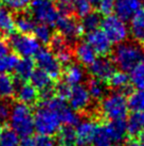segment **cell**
I'll use <instances>...</instances> for the list:
<instances>
[{
  "mask_svg": "<svg viewBox=\"0 0 144 146\" xmlns=\"http://www.w3.org/2000/svg\"><path fill=\"white\" fill-rule=\"evenodd\" d=\"M86 42L99 56H107L112 50V43L104 31L100 29L86 32Z\"/></svg>",
  "mask_w": 144,
  "mask_h": 146,
  "instance_id": "11",
  "label": "cell"
},
{
  "mask_svg": "<svg viewBox=\"0 0 144 146\" xmlns=\"http://www.w3.org/2000/svg\"><path fill=\"white\" fill-rule=\"evenodd\" d=\"M124 146H143V145L139 141H137V140H129V141H127V142L125 143Z\"/></svg>",
  "mask_w": 144,
  "mask_h": 146,
  "instance_id": "47",
  "label": "cell"
},
{
  "mask_svg": "<svg viewBox=\"0 0 144 146\" xmlns=\"http://www.w3.org/2000/svg\"><path fill=\"white\" fill-rule=\"evenodd\" d=\"M35 146H56L55 139L49 135H38L35 138Z\"/></svg>",
  "mask_w": 144,
  "mask_h": 146,
  "instance_id": "44",
  "label": "cell"
},
{
  "mask_svg": "<svg viewBox=\"0 0 144 146\" xmlns=\"http://www.w3.org/2000/svg\"><path fill=\"white\" fill-rule=\"evenodd\" d=\"M20 137L11 128L2 130L0 137V146H19Z\"/></svg>",
  "mask_w": 144,
  "mask_h": 146,
  "instance_id": "36",
  "label": "cell"
},
{
  "mask_svg": "<svg viewBox=\"0 0 144 146\" xmlns=\"http://www.w3.org/2000/svg\"><path fill=\"white\" fill-rule=\"evenodd\" d=\"M29 8L30 14L39 24L54 26L60 16L53 0H32Z\"/></svg>",
  "mask_w": 144,
  "mask_h": 146,
  "instance_id": "5",
  "label": "cell"
},
{
  "mask_svg": "<svg viewBox=\"0 0 144 146\" xmlns=\"http://www.w3.org/2000/svg\"><path fill=\"white\" fill-rule=\"evenodd\" d=\"M71 85L66 83L65 81L57 82L54 85V92H55V96L60 97L63 100H68L69 96L71 94Z\"/></svg>",
  "mask_w": 144,
  "mask_h": 146,
  "instance_id": "41",
  "label": "cell"
},
{
  "mask_svg": "<svg viewBox=\"0 0 144 146\" xmlns=\"http://www.w3.org/2000/svg\"><path fill=\"white\" fill-rule=\"evenodd\" d=\"M19 146H35V139L32 137H27L20 140Z\"/></svg>",
  "mask_w": 144,
  "mask_h": 146,
  "instance_id": "46",
  "label": "cell"
},
{
  "mask_svg": "<svg viewBox=\"0 0 144 146\" xmlns=\"http://www.w3.org/2000/svg\"><path fill=\"white\" fill-rule=\"evenodd\" d=\"M129 32L137 42H144V10H139L129 19Z\"/></svg>",
  "mask_w": 144,
  "mask_h": 146,
  "instance_id": "21",
  "label": "cell"
},
{
  "mask_svg": "<svg viewBox=\"0 0 144 146\" xmlns=\"http://www.w3.org/2000/svg\"><path fill=\"white\" fill-rule=\"evenodd\" d=\"M55 26L58 33L65 36L69 42L76 41L83 34L84 30L82 27L81 21L73 15H60L57 17Z\"/></svg>",
  "mask_w": 144,
  "mask_h": 146,
  "instance_id": "9",
  "label": "cell"
},
{
  "mask_svg": "<svg viewBox=\"0 0 144 146\" xmlns=\"http://www.w3.org/2000/svg\"><path fill=\"white\" fill-rule=\"evenodd\" d=\"M104 127L113 143L122 142L127 135V128H126L125 119L108 121V123L105 124Z\"/></svg>",
  "mask_w": 144,
  "mask_h": 146,
  "instance_id": "18",
  "label": "cell"
},
{
  "mask_svg": "<svg viewBox=\"0 0 144 146\" xmlns=\"http://www.w3.org/2000/svg\"><path fill=\"white\" fill-rule=\"evenodd\" d=\"M32 0H1V2L12 12H22L29 8Z\"/></svg>",
  "mask_w": 144,
  "mask_h": 146,
  "instance_id": "38",
  "label": "cell"
},
{
  "mask_svg": "<svg viewBox=\"0 0 144 146\" xmlns=\"http://www.w3.org/2000/svg\"><path fill=\"white\" fill-rule=\"evenodd\" d=\"M142 7V0H115L113 11L122 21H128Z\"/></svg>",
  "mask_w": 144,
  "mask_h": 146,
  "instance_id": "14",
  "label": "cell"
},
{
  "mask_svg": "<svg viewBox=\"0 0 144 146\" xmlns=\"http://www.w3.org/2000/svg\"><path fill=\"white\" fill-rule=\"evenodd\" d=\"M102 14L100 12H94L92 11L86 15L85 17H83V21H81L82 24V27H83V30L85 32H89V31H92V30H96V29H99V27L101 26V23H102Z\"/></svg>",
  "mask_w": 144,
  "mask_h": 146,
  "instance_id": "33",
  "label": "cell"
},
{
  "mask_svg": "<svg viewBox=\"0 0 144 146\" xmlns=\"http://www.w3.org/2000/svg\"><path fill=\"white\" fill-rule=\"evenodd\" d=\"M112 140L110 139L109 134L107 133V131L105 129L104 125L98 127L96 132V135L93 138L92 141V145L93 146H110L112 144Z\"/></svg>",
  "mask_w": 144,
  "mask_h": 146,
  "instance_id": "37",
  "label": "cell"
},
{
  "mask_svg": "<svg viewBox=\"0 0 144 146\" xmlns=\"http://www.w3.org/2000/svg\"><path fill=\"white\" fill-rule=\"evenodd\" d=\"M129 82L137 90L144 89V59L129 70Z\"/></svg>",
  "mask_w": 144,
  "mask_h": 146,
  "instance_id": "28",
  "label": "cell"
},
{
  "mask_svg": "<svg viewBox=\"0 0 144 146\" xmlns=\"http://www.w3.org/2000/svg\"><path fill=\"white\" fill-rule=\"evenodd\" d=\"M112 52V61L121 70L129 72L144 59V49L134 42H121L117 44Z\"/></svg>",
  "mask_w": 144,
  "mask_h": 146,
  "instance_id": "1",
  "label": "cell"
},
{
  "mask_svg": "<svg viewBox=\"0 0 144 146\" xmlns=\"http://www.w3.org/2000/svg\"><path fill=\"white\" fill-rule=\"evenodd\" d=\"M0 4H1V0H0Z\"/></svg>",
  "mask_w": 144,
  "mask_h": 146,
  "instance_id": "53",
  "label": "cell"
},
{
  "mask_svg": "<svg viewBox=\"0 0 144 146\" xmlns=\"http://www.w3.org/2000/svg\"><path fill=\"white\" fill-rule=\"evenodd\" d=\"M127 134L132 138L140 135L144 130V112H132L126 121Z\"/></svg>",
  "mask_w": 144,
  "mask_h": 146,
  "instance_id": "23",
  "label": "cell"
},
{
  "mask_svg": "<svg viewBox=\"0 0 144 146\" xmlns=\"http://www.w3.org/2000/svg\"><path fill=\"white\" fill-rule=\"evenodd\" d=\"M35 64L38 68L45 70L53 80H58L63 75V65L50 48H39L35 54Z\"/></svg>",
  "mask_w": 144,
  "mask_h": 146,
  "instance_id": "8",
  "label": "cell"
},
{
  "mask_svg": "<svg viewBox=\"0 0 144 146\" xmlns=\"http://www.w3.org/2000/svg\"><path fill=\"white\" fill-rule=\"evenodd\" d=\"M33 118L34 130L40 135L51 137L56 134L62 125L58 114L44 106H38L35 113L33 114Z\"/></svg>",
  "mask_w": 144,
  "mask_h": 146,
  "instance_id": "4",
  "label": "cell"
},
{
  "mask_svg": "<svg viewBox=\"0 0 144 146\" xmlns=\"http://www.w3.org/2000/svg\"><path fill=\"white\" fill-rule=\"evenodd\" d=\"M142 5L144 7V0H142Z\"/></svg>",
  "mask_w": 144,
  "mask_h": 146,
  "instance_id": "52",
  "label": "cell"
},
{
  "mask_svg": "<svg viewBox=\"0 0 144 146\" xmlns=\"http://www.w3.org/2000/svg\"><path fill=\"white\" fill-rule=\"evenodd\" d=\"M54 4L60 15H74L73 0H54Z\"/></svg>",
  "mask_w": 144,
  "mask_h": 146,
  "instance_id": "40",
  "label": "cell"
},
{
  "mask_svg": "<svg viewBox=\"0 0 144 146\" xmlns=\"http://www.w3.org/2000/svg\"><path fill=\"white\" fill-rule=\"evenodd\" d=\"M72 50H73L74 58L79 61L81 65H84V66L91 65L98 56L93 48L86 41L76 43Z\"/></svg>",
  "mask_w": 144,
  "mask_h": 146,
  "instance_id": "15",
  "label": "cell"
},
{
  "mask_svg": "<svg viewBox=\"0 0 144 146\" xmlns=\"http://www.w3.org/2000/svg\"><path fill=\"white\" fill-rule=\"evenodd\" d=\"M105 82L101 81L96 78L91 77L87 81L86 88L88 90V93L91 99L93 100H101L105 96Z\"/></svg>",
  "mask_w": 144,
  "mask_h": 146,
  "instance_id": "31",
  "label": "cell"
},
{
  "mask_svg": "<svg viewBox=\"0 0 144 146\" xmlns=\"http://www.w3.org/2000/svg\"><path fill=\"white\" fill-rule=\"evenodd\" d=\"M56 145L58 146H76V133L73 126L65 125L56 132Z\"/></svg>",
  "mask_w": 144,
  "mask_h": 146,
  "instance_id": "24",
  "label": "cell"
},
{
  "mask_svg": "<svg viewBox=\"0 0 144 146\" xmlns=\"http://www.w3.org/2000/svg\"><path fill=\"white\" fill-rule=\"evenodd\" d=\"M128 109L132 112H144V89L130 92L127 97Z\"/></svg>",
  "mask_w": 144,
  "mask_h": 146,
  "instance_id": "30",
  "label": "cell"
},
{
  "mask_svg": "<svg viewBox=\"0 0 144 146\" xmlns=\"http://www.w3.org/2000/svg\"><path fill=\"white\" fill-rule=\"evenodd\" d=\"M33 34L39 43H41L43 45H48L51 41V38H52L53 32L49 25L38 24L36 25L35 29L33 31Z\"/></svg>",
  "mask_w": 144,
  "mask_h": 146,
  "instance_id": "34",
  "label": "cell"
},
{
  "mask_svg": "<svg viewBox=\"0 0 144 146\" xmlns=\"http://www.w3.org/2000/svg\"><path fill=\"white\" fill-rule=\"evenodd\" d=\"M15 95L14 78L8 74L0 73V99H11Z\"/></svg>",
  "mask_w": 144,
  "mask_h": 146,
  "instance_id": "27",
  "label": "cell"
},
{
  "mask_svg": "<svg viewBox=\"0 0 144 146\" xmlns=\"http://www.w3.org/2000/svg\"><path fill=\"white\" fill-rule=\"evenodd\" d=\"M143 49H144V47H143Z\"/></svg>",
  "mask_w": 144,
  "mask_h": 146,
  "instance_id": "54",
  "label": "cell"
},
{
  "mask_svg": "<svg viewBox=\"0 0 144 146\" xmlns=\"http://www.w3.org/2000/svg\"><path fill=\"white\" fill-rule=\"evenodd\" d=\"M56 113L58 114L60 123L64 124V125L73 126L74 127V126H76L81 122V117L80 115L77 114V112H75L74 110H72L67 105L63 106Z\"/></svg>",
  "mask_w": 144,
  "mask_h": 146,
  "instance_id": "29",
  "label": "cell"
},
{
  "mask_svg": "<svg viewBox=\"0 0 144 146\" xmlns=\"http://www.w3.org/2000/svg\"><path fill=\"white\" fill-rule=\"evenodd\" d=\"M108 85L117 92H121L124 94H129V76L124 70H118L111 75V77L108 79Z\"/></svg>",
  "mask_w": 144,
  "mask_h": 146,
  "instance_id": "19",
  "label": "cell"
},
{
  "mask_svg": "<svg viewBox=\"0 0 144 146\" xmlns=\"http://www.w3.org/2000/svg\"><path fill=\"white\" fill-rule=\"evenodd\" d=\"M68 100L72 110L75 112H84L90 105L91 97L86 86L83 84H76L71 88V94Z\"/></svg>",
  "mask_w": 144,
  "mask_h": 146,
  "instance_id": "12",
  "label": "cell"
},
{
  "mask_svg": "<svg viewBox=\"0 0 144 146\" xmlns=\"http://www.w3.org/2000/svg\"><path fill=\"white\" fill-rule=\"evenodd\" d=\"M15 31V16L12 11L0 7V33L2 36H10Z\"/></svg>",
  "mask_w": 144,
  "mask_h": 146,
  "instance_id": "22",
  "label": "cell"
},
{
  "mask_svg": "<svg viewBox=\"0 0 144 146\" xmlns=\"http://www.w3.org/2000/svg\"><path fill=\"white\" fill-rule=\"evenodd\" d=\"M49 44H50V49L52 50V52L54 54H57V53L62 52L64 50H67V49H71L68 40L58 32L53 34Z\"/></svg>",
  "mask_w": 144,
  "mask_h": 146,
  "instance_id": "35",
  "label": "cell"
},
{
  "mask_svg": "<svg viewBox=\"0 0 144 146\" xmlns=\"http://www.w3.org/2000/svg\"><path fill=\"white\" fill-rule=\"evenodd\" d=\"M9 122L10 128L14 130L20 138L31 137L34 132V118L30 106L21 102L13 105Z\"/></svg>",
  "mask_w": 144,
  "mask_h": 146,
  "instance_id": "2",
  "label": "cell"
},
{
  "mask_svg": "<svg viewBox=\"0 0 144 146\" xmlns=\"http://www.w3.org/2000/svg\"><path fill=\"white\" fill-rule=\"evenodd\" d=\"M20 58L16 53L9 52L3 57H0V73L9 74L15 70Z\"/></svg>",
  "mask_w": 144,
  "mask_h": 146,
  "instance_id": "32",
  "label": "cell"
},
{
  "mask_svg": "<svg viewBox=\"0 0 144 146\" xmlns=\"http://www.w3.org/2000/svg\"><path fill=\"white\" fill-rule=\"evenodd\" d=\"M9 44L16 54L22 58L34 57L40 48L39 42L36 40L34 35L24 33L11 34Z\"/></svg>",
  "mask_w": 144,
  "mask_h": 146,
  "instance_id": "7",
  "label": "cell"
},
{
  "mask_svg": "<svg viewBox=\"0 0 144 146\" xmlns=\"http://www.w3.org/2000/svg\"><path fill=\"white\" fill-rule=\"evenodd\" d=\"M88 1L92 4V5H96V7H98V4L100 3L101 0H88Z\"/></svg>",
  "mask_w": 144,
  "mask_h": 146,
  "instance_id": "48",
  "label": "cell"
},
{
  "mask_svg": "<svg viewBox=\"0 0 144 146\" xmlns=\"http://www.w3.org/2000/svg\"><path fill=\"white\" fill-rule=\"evenodd\" d=\"M15 94L18 102L27 106H33L38 102V91L32 84L26 82H20L16 85Z\"/></svg>",
  "mask_w": 144,
  "mask_h": 146,
  "instance_id": "16",
  "label": "cell"
},
{
  "mask_svg": "<svg viewBox=\"0 0 144 146\" xmlns=\"http://www.w3.org/2000/svg\"><path fill=\"white\" fill-rule=\"evenodd\" d=\"M140 143L144 146V130L141 132V134H140Z\"/></svg>",
  "mask_w": 144,
  "mask_h": 146,
  "instance_id": "49",
  "label": "cell"
},
{
  "mask_svg": "<svg viewBox=\"0 0 144 146\" xmlns=\"http://www.w3.org/2000/svg\"><path fill=\"white\" fill-rule=\"evenodd\" d=\"M2 130H3V128H2V124L0 123V137H1V133H2Z\"/></svg>",
  "mask_w": 144,
  "mask_h": 146,
  "instance_id": "50",
  "label": "cell"
},
{
  "mask_svg": "<svg viewBox=\"0 0 144 146\" xmlns=\"http://www.w3.org/2000/svg\"><path fill=\"white\" fill-rule=\"evenodd\" d=\"M113 3H115V0H101L100 3L98 4L99 12L103 15L111 14V12L113 11Z\"/></svg>",
  "mask_w": 144,
  "mask_h": 146,
  "instance_id": "43",
  "label": "cell"
},
{
  "mask_svg": "<svg viewBox=\"0 0 144 146\" xmlns=\"http://www.w3.org/2000/svg\"><path fill=\"white\" fill-rule=\"evenodd\" d=\"M128 110L127 98L124 93L115 91L101 99L100 113L107 121L125 119Z\"/></svg>",
  "mask_w": 144,
  "mask_h": 146,
  "instance_id": "3",
  "label": "cell"
},
{
  "mask_svg": "<svg viewBox=\"0 0 144 146\" xmlns=\"http://www.w3.org/2000/svg\"><path fill=\"white\" fill-rule=\"evenodd\" d=\"M31 81V84L35 88L37 91H41L44 89L50 88L53 85V79L45 70L40 68H35L32 73L31 77L29 79Z\"/></svg>",
  "mask_w": 144,
  "mask_h": 146,
  "instance_id": "26",
  "label": "cell"
},
{
  "mask_svg": "<svg viewBox=\"0 0 144 146\" xmlns=\"http://www.w3.org/2000/svg\"><path fill=\"white\" fill-rule=\"evenodd\" d=\"M88 72L93 78L107 82L112 74L116 72V65L111 59L106 56H100V58H96L94 62L88 66Z\"/></svg>",
  "mask_w": 144,
  "mask_h": 146,
  "instance_id": "10",
  "label": "cell"
},
{
  "mask_svg": "<svg viewBox=\"0 0 144 146\" xmlns=\"http://www.w3.org/2000/svg\"><path fill=\"white\" fill-rule=\"evenodd\" d=\"M11 109H12V105L10 104L9 99H0V123L1 124L9 121Z\"/></svg>",
  "mask_w": 144,
  "mask_h": 146,
  "instance_id": "42",
  "label": "cell"
},
{
  "mask_svg": "<svg viewBox=\"0 0 144 146\" xmlns=\"http://www.w3.org/2000/svg\"><path fill=\"white\" fill-rule=\"evenodd\" d=\"M11 46L9 44V42L4 38L3 36L0 37V57H3L7 53L10 52Z\"/></svg>",
  "mask_w": 144,
  "mask_h": 146,
  "instance_id": "45",
  "label": "cell"
},
{
  "mask_svg": "<svg viewBox=\"0 0 144 146\" xmlns=\"http://www.w3.org/2000/svg\"><path fill=\"white\" fill-rule=\"evenodd\" d=\"M74 2V15L79 18H83L92 12V5L88 0H73Z\"/></svg>",
  "mask_w": 144,
  "mask_h": 146,
  "instance_id": "39",
  "label": "cell"
},
{
  "mask_svg": "<svg viewBox=\"0 0 144 146\" xmlns=\"http://www.w3.org/2000/svg\"><path fill=\"white\" fill-rule=\"evenodd\" d=\"M34 69H35V62L32 58H22L19 60L15 68L16 78L20 81L26 82L30 79Z\"/></svg>",
  "mask_w": 144,
  "mask_h": 146,
  "instance_id": "25",
  "label": "cell"
},
{
  "mask_svg": "<svg viewBox=\"0 0 144 146\" xmlns=\"http://www.w3.org/2000/svg\"><path fill=\"white\" fill-rule=\"evenodd\" d=\"M63 76H64V81L73 86L76 84H82V82L85 80L86 73L81 64L70 63L69 65L65 66V69L63 70Z\"/></svg>",
  "mask_w": 144,
  "mask_h": 146,
  "instance_id": "17",
  "label": "cell"
},
{
  "mask_svg": "<svg viewBox=\"0 0 144 146\" xmlns=\"http://www.w3.org/2000/svg\"><path fill=\"white\" fill-rule=\"evenodd\" d=\"M99 124L93 119L82 121L76 125V146H91Z\"/></svg>",
  "mask_w": 144,
  "mask_h": 146,
  "instance_id": "13",
  "label": "cell"
},
{
  "mask_svg": "<svg viewBox=\"0 0 144 146\" xmlns=\"http://www.w3.org/2000/svg\"><path fill=\"white\" fill-rule=\"evenodd\" d=\"M110 146H121L120 144H118V143H116V144H111Z\"/></svg>",
  "mask_w": 144,
  "mask_h": 146,
  "instance_id": "51",
  "label": "cell"
},
{
  "mask_svg": "<svg viewBox=\"0 0 144 146\" xmlns=\"http://www.w3.org/2000/svg\"><path fill=\"white\" fill-rule=\"evenodd\" d=\"M101 27L112 44H119L121 42L126 41L128 37L129 30L125 21H122L116 14L105 15L104 18H102Z\"/></svg>",
  "mask_w": 144,
  "mask_h": 146,
  "instance_id": "6",
  "label": "cell"
},
{
  "mask_svg": "<svg viewBox=\"0 0 144 146\" xmlns=\"http://www.w3.org/2000/svg\"><path fill=\"white\" fill-rule=\"evenodd\" d=\"M36 21L32 17L30 13L26 11L18 12L15 17V29L19 33L24 34H32L36 27Z\"/></svg>",
  "mask_w": 144,
  "mask_h": 146,
  "instance_id": "20",
  "label": "cell"
}]
</instances>
